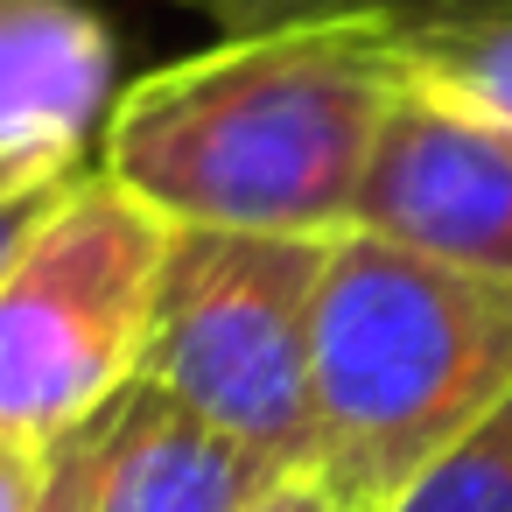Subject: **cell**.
<instances>
[{
    "label": "cell",
    "mask_w": 512,
    "mask_h": 512,
    "mask_svg": "<svg viewBox=\"0 0 512 512\" xmlns=\"http://www.w3.org/2000/svg\"><path fill=\"white\" fill-rule=\"evenodd\" d=\"M400 99L386 22L225 36L106 106L99 169L169 225L344 239Z\"/></svg>",
    "instance_id": "1"
},
{
    "label": "cell",
    "mask_w": 512,
    "mask_h": 512,
    "mask_svg": "<svg viewBox=\"0 0 512 512\" xmlns=\"http://www.w3.org/2000/svg\"><path fill=\"white\" fill-rule=\"evenodd\" d=\"M512 393V281L344 232L316 288V456L351 505L386 512L477 414Z\"/></svg>",
    "instance_id": "2"
},
{
    "label": "cell",
    "mask_w": 512,
    "mask_h": 512,
    "mask_svg": "<svg viewBox=\"0 0 512 512\" xmlns=\"http://www.w3.org/2000/svg\"><path fill=\"white\" fill-rule=\"evenodd\" d=\"M155 218L106 169H85L50 225L0 274V428L57 449L99 421L148 365L169 260Z\"/></svg>",
    "instance_id": "3"
},
{
    "label": "cell",
    "mask_w": 512,
    "mask_h": 512,
    "mask_svg": "<svg viewBox=\"0 0 512 512\" xmlns=\"http://www.w3.org/2000/svg\"><path fill=\"white\" fill-rule=\"evenodd\" d=\"M330 246L176 225L141 379L302 470L316 456V288Z\"/></svg>",
    "instance_id": "4"
},
{
    "label": "cell",
    "mask_w": 512,
    "mask_h": 512,
    "mask_svg": "<svg viewBox=\"0 0 512 512\" xmlns=\"http://www.w3.org/2000/svg\"><path fill=\"white\" fill-rule=\"evenodd\" d=\"M351 232L512 281V134L407 92L379 134Z\"/></svg>",
    "instance_id": "5"
},
{
    "label": "cell",
    "mask_w": 512,
    "mask_h": 512,
    "mask_svg": "<svg viewBox=\"0 0 512 512\" xmlns=\"http://www.w3.org/2000/svg\"><path fill=\"white\" fill-rule=\"evenodd\" d=\"M295 463L225 435L162 386L134 379L92 421V498L99 512H246Z\"/></svg>",
    "instance_id": "6"
},
{
    "label": "cell",
    "mask_w": 512,
    "mask_h": 512,
    "mask_svg": "<svg viewBox=\"0 0 512 512\" xmlns=\"http://www.w3.org/2000/svg\"><path fill=\"white\" fill-rule=\"evenodd\" d=\"M113 106V29L78 0H0V155L64 148Z\"/></svg>",
    "instance_id": "7"
},
{
    "label": "cell",
    "mask_w": 512,
    "mask_h": 512,
    "mask_svg": "<svg viewBox=\"0 0 512 512\" xmlns=\"http://www.w3.org/2000/svg\"><path fill=\"white\" fill-rule=\"evenodd\" d=\"M393 57H400L407 92L512 134V15L393 29Z\"/></svg>",
    "instance_id": "8"
},
{
    "label": "cell",
    "mask_w": 512,
    "mask_h": 512,
    "mask_svg": "<svg viewBox=\"0 0 512 512\" xmlns=\"http://www.w3.org/2000/svg\"><path fill=\"white\" fill-rule=\"evenodd\" d=\"M386 512H512V393L477 414Z\"/></svg>",
    "instance_id": "9"
},
{
    "label": "cell",
    "mask_w": 512,
    "mask_h": 512,
    "mask_svg": "<svg viewBox=\"0 0 512 512\" xmlns=\"http://www.w3.org/2000/svg\"><path fill=\"white\" fill-rule=\"evenodd\" d=\"M78 176H85V155H64V148H15V155H0V274L15 267V253L78 190Z\"/></svg>",
    "instance_id": "10"
},
{
    "label": "cell",
    "mask_w": 512,
    "mask_h": 512,
    "mask_svg": "<svg viewBox=\"0 0 512 512\" xmlns=\"http://www.w3.org/2000/svg\"><path fill=\"white\" fill-rule=\"evenodd\" d=\"M176 8L218 22V36H260V29H302V22H386V29H407L428 0H176Z\"/></svg>",
    "instance_id": "11"
},
{
    "label": "cell",
    "mask_w": 512,
    "mask_h": 512,
    "mask_svg": "<svg viewBox=\"0 0 512 512\" xmlns=\"http://www.w3.org/2000/svg\"><path fill=\"white\" fill-rule=\"evenodd\" d=\"M36 512H99V498H92V421L50 449V477H43Z\"/></svg>",
    "instance_id": "12"
},
{
    "label": "cell",
    "mask_w": 512,
    "mask_h": 512,
    "mask_svg": "<svg viewBox=\"0 0 512 512\" xmlns=\"http://www.w3.org/2000/svg\"><path fill=\"white\" fill-rule=\"evenodd\" d=\"M43 477H50V449L0 428V512H36Z\"/></svg>",
    "instance_id": "13"
},
{
    "label": "cell",
    "mask_w": 512,
    "mask_h": 512,
    "mask_svg": "<svg viewBox=\"0 0 512 512\" xmlns=\"http://www.w3.org/2000/svg\"><path fill=\"white\" fill-rule=\"evenodd\" d=\"M246 512H351V505H344V498H337V491H330V484L302 463V470H288L274 491H260Z\"/></svg>",
    "instance_id": "14"
}]
</instances>
